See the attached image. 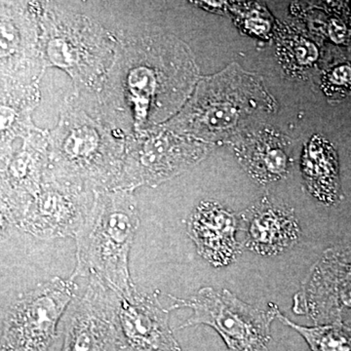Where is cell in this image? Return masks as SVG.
<instances>
[{
  "instance_id": "16",
  "label": "cell",
  "mask_w": 351,
  "mask_h": 351,
  "mask_svg": "<svg viewBox=\"0 0 351 351\" xmlns=\"http://www.w3.org/2000/svg\"><path fill=\"white\" fill-rule=\"evenodd\" d=\"M276 317L299 332L311 351H351V331L341 323L309 328L295 324L279 311Z\"/></svg>"
},
{
  "instance_id": "12",
  "label": "cell",
  "mask_w": 351,
  "mask_h": 351,
  "mask_svg": "<svg viewBox=\"0 0 351 351\" xmlns=\"http://www.w3.org/2000/svg\"><path fill=\"white\" fill-rule=\"evenodd\" d=\"M246 247L262 256H276L299 241L301 230L294 211L267 198L243 215Z\"/></svg>"
},
{
  "instance_id": "13",
  "label": "cell",
  "mask_w": 351,
  "mask_h": 351,
  "mask_svg": "<svg viewBox=\"0 0 351 351\" xmlns=\"http://www.w3.org/2000/svg\"><path fill=\"white\" fill-rule=\"evenodd\" d=\"M237 216L213 201L202 202L189 219V235L201 257L214 267H226L237 254Z\"/></svg>"
},
{
  "instance_id": "3",
  "label": "cell",
  "mask_w": 351,
  "mask_h": 351,
  "mask_svg": "<svg viewBox=\"0 0 351 351\" xmlns=\"http://www.w3.org/2000/svg\"><path fill=\"white\" fill-rule=\"evenodd\" d=\"M51 144L52 178L101 189L119 188L125 147L101 121L69 110L53 132Z\"/></svg>"
},
{
  "instance_id": "15",
  "label": "cell",
  "mask_w": 351,
  "mask_h": 351,
  "mask_svg": "<svg viewBox=\"0 0 351 351\" xmlns=\"http://www.w3.org/2000/svg\"><path fill=\"white\" fill-rule=\"evenodd\" d=\"M302 172L311 195L326 204L336 201L339 193L338 159L326 140L311 138L302 157Z\"/></svg>"
},
{
  "instance_id": "14",
  "label": "cell",
  "mask_w": 351,
  "mask_h": 351,
  "mask_svg": "<svg viewBox=\"0 0 351 351\" xmlns=\"http://www.w3.org/2000/svg\"><path fill=\"white\" fill-rule=\"evenodd\" d=\"M237 156L247 172L261 184L279 181L291 166V142L272 127L249 134L237 147Z\"/></svg>"
},
{
  "instance_id": "7",
  "label": "cell",
  "mask_w": 351,
  "mask_h": 351,
  "mask_svg": "<svg viewBox=\"0 0 351 351\" xmlns=\"http://www.w3.org/2000/svg\"><path fill=\"white\" fill-rule=\"evenodd\" d=\"M207 151L204 143L181 137L167 129L138 133L126 145L117 189L158 186L199 161Z\"/></svg>"
},
{
  "instance_id": "1",
  "label": "cell",
  "mask_w": 351,
  "mask_h": 351,
  "mask_svg": "<svg viewBox=\"0 0 351 351\" xmlns=\"http://www.w3.org/2000/svg\"><path fill=\"white\" fill-rule=\"evenodd\" d=\"M137 203L128 189L95 191L91 213L75 235L71 279L88 276L125 299L138 294L131 280L129 255L138 228Z\"/></svg>"
},
{
  "instance_id": "2",
  "label": "cell",
  "mask_w": 351,
  "mask_h": 351,
  "mask_svg": "<svg viewBox=\"0 0 351 351\" xmlns=\"http://www.w3.org/2000/svg\"><path fill=\"white\" fill-rule=\"evenodd\" d=\"M276 107L257 75L232 64L198 85L174 125L182 133L215 141L237 133L252 115L272 112Z\"/></svg>"
},
{
  "instance_id": "5",
  "label": "cell",
  "mask_w": 351,
  "mask_h": 351,
  "mask_svg": "<svg viewBox=\"0 0 351 351\" xmlns=\"http://www.w3.org/2000/svg\"><path fill=\"white\" fill-rule=\"evenodd\" d=\"M169 297L175 301L170 309H193V315L181 329L208 325L219 332L228 351H269L270 325L278 313L276 304H269L267 308L251 306L228 290L217 292L212 288L200 289L186 300Z\"/></svg>"
},
{
  "instance_id": "17",
  "label": "cell",
  "mask_w": 351,
  "mask_h": 351,
  "mask_svg": "<svg viewBox=\"0 0 351 351\" xmlns=\"http://www.w3.org/2000/svg\"><path fill=\"white\" fill-rule=\"evenodd\" d=\"M282 47H280L281 57L288 66L292 69L302 68L313 61L314 50L313 46L306 43L299 36L294 38H284L280 40Z\"/></svg>"
},
{
  "instance_id": "8",
  "label": "cell",
  "mask_w": 351,
  "mask_h": 351,
  "mask_svg": "<svg viewBox=\"0 0 351 351\" xmlns=\"http://www.w3.org/2000/svg\"><path fill=\"white\" fill-rule=\"evenodd\" d=\"M45 57L76 82H90L105 71L112 43L103 29L80 16H53L45 36Z\"/></svg>"
},
{
  "instance_id": "4",
  "label": "cell",
  "mask_w": 351,
  "mask_h": 351,
  "mask_svg": "<svg viewBox=\"0 0 351 351\" xmlns=\"http://www.w3.org/2000/svg\"><path fill=\"white\" fill-rule=\"evenodd\" d=\"M137 53L126 71L125 95L136 121L147 123L169 117L181 105L196 78L188 52L177 43H152Z\"/></svg>"
},
{
  "instance_id": "6",
  "label": "cell",
  "mask_w": 351,
  "mask_h": 351,
  "mask_svg": "<svg viewBox=\"0 0 351 351\" xmlns=\"http://www.w3.org/2000/svg\"><path fill=\"white\" fill-rule=\"evenodd\" d=\"M75 288L73 279L56 277L14 304L4 322L0 351H48Z\"/></svg>"
},
{
  "instance_id": "9",
  "label": "cell",
  "mask_w": 351,
  "mask_h": 351,
  "mask_svg": "<svg viewBox=\"0 0 351 351\" xmlns=\"http://www.w3.org/2000/svg\"><path fill=\"white\" fill-rule=\"evenodd\" d=\"M89 193L82 182L52 178L36 195L27 230L41 239L75 237L93 208L95 193Z\"/></svg>"
},
{
  "instance_id": "11",
  "label": "cell",
  "mask_w": 351,
  "mask_h": 351,
  "mask_svg": "<svg viewBox=\"0 0 351 351\" xmlns=\"http://www.w3.org/2000/svg\"><path fill=\"white\" fill-rule=\"evenodd\" d=\"M169 311L156 294L133 299L117 295L115 324L119 351H181L169 326Z\"/></svg>"
},
{
  "instance_id": "10",
  "label": "cell",
  "mask_w": 351,
  "mask_h": 351,
  "mask_svg": "<svg viewBox=\"0 0 351 351\" xmlns=\"http://www.w3.org/2000/svg\"><path fill=\"white\" fill-rule=\"evenodd\" d=\"M117 295L100 281L90 278L84 294L69 311L62 351H119Z\"/></svg>"
}]
</instances>
